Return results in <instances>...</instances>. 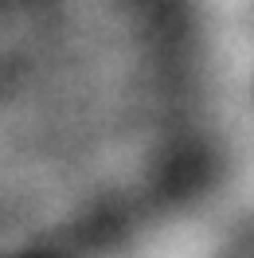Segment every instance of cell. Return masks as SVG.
Instances as JSON below:
<instances>
[{
    "instance_id": "6da1fadb",
    "label": "cell",
    "mask_w": 254,
    "mask_h": 258,
    "mask_svg": "<svg viewBox=\"0 0 254 258\" xmlns=\"http://www.w3.org/2000/svg\"><path fill=\"white\" fill-rule=\"evenodd\" d=\"M176 157L157 192L82 258H246L254 250V0H168Z\"/></svg>"
}]
</instances>
